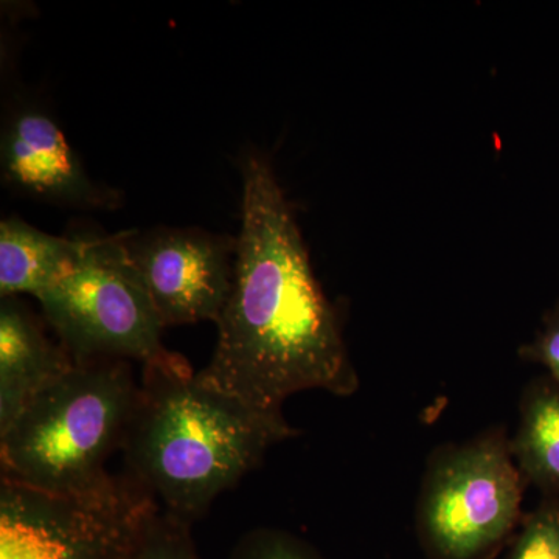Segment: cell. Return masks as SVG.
Instances as JSON below:
<instances>
[{"label":"cell","instance_id":"obj_14","mask_svg":"<svg viewBox=\"0 0 559 559\" xmlns=\"http://www.w3.org/2000/svg\"><path fill=\"white\" fill-rule=\"evenodd\" d=\"M229 559H326L316 547L280 528H253L235 544Z\"/></svg>","mask_w":559,"mask_h":559},{"label":"cell","instance_id":"obj_2","mask_svg":"<svg viewBox=\"0 0 559 559\" xmlns=\"http://www.w3.org/2000/svg\"><path fill=\"white\" fill-rule=\"evenodd\" d=\"M297 429L205 388L189 362L143 367L123 451L127 477L167 513L193 524L221 492Z\"/></svg>","mask_w":559,"mask_h":559},{"label":"cell","instance_id":"obj_11","mask_svg":"<svg viewBox=\"0 0 559 559\" xmlns=\"http://www.w3.org/2000/svg\"><path fill=\"white\" fill-rule=\"evenodd\" d=\"M511 451L525 484L544 498L559 499V390L549 377L535 378L522 390Z\"/></svg>","mask_w":559,"mask_h":559},{"label":"cell","instance_id":"obj_6","mask_svg":"<svg viewBox=\"0 0 559 559\" xmlns=\"http://www.w3.org/2000/svg\"><path fill=\"white\" fill-rule=\"evenodd\" d=\"M156 502L127 476L91 495H53L2 477L0 559H128Z\"/></svg>","mask_w":559,"mask_h":559},{"label":"cell","instance_id":"obj_7","mask_svg":"<svg viewBox=\"0 0 559 559\" xmlns=\"http://www.w3.org/2000/svg\"><path fill=\"white\" fill-rule=\"evenodd\" d=\"M121 237L164 326L218 322L234 285L237 240L200 229Z\"/></svg>","mask_w":559,"mask_h":559},{"label":"cell","instance_id":"obj_5","mask_svg":"<svg viewBox=\"0 0 559 559\" xmlns=\"http://www.w3.org/2000/svg\"><path fill=\"white\" fill-rule=\"evenodd\" d=\"M36 300L75 362L138 360L143 367L187 362L162 345L164 323L121 234H86V249L75 267Z\"/></svg>","mask_w":559,"mask_h":559},{"label":"cell","instance_id":"obj_4","mask_svg":"<svg viewBox=\"0 0 559 559\" xmlns=\"http://www.w3.org/2000/svg\"><path fill=\"white\" fill-rule=\"evenodd\" d=\"M522 477L502 426L429 455L415 530L428 559H495L520 528Z\"/></svg>","mask_w":559,"mask_h":559},{"label":"cell","instance_id":"obj_15","mask_svg":"<svg viewBox=\"0 0 559 559\" xmlns=\"http://www.w3.org/2000/svg\"><path fill=\"white\" fill-rule=\"evenodd\" d=\"M521 359L546 367L559 390V304L544 316L543 330L520 349Z\"/></svg>","mask_w":559,"mask_h":559},{"label":"cell","instance_id":"obj_1","mask_svg":"<svg viewBox=\"0 0 559 559\" xmlns=\"http://www.w3.org/2000/svg\"><path fill=\"white\" fill-rule=\"evenodd\" d=\"M216 326L215 352L198 381L250 409L285 417V401L305 390L358 392L340 316L320 288L293 207L263 157L242 164L234 285Z\"/></svg>","mask_w":559,"mask_h":559},{"label":"cell","instance_id":"obj_9","mask_svg":"<svg viewBox=\"0 0 559 559\" xmlns=\"http://www.w3.org/2000/svg\"><path fill=\"white\" fill-rule=\"evenodd\" d=\"M61 344L47 336L43 323L20 297L0 301V433L13 425L39 392L73 366Z\"/></svg>","mask_w":559,"mask_h":559},{"label":"cell","instance_id":"obj_8","mask_svg":"<svg viewBox=\"0 0 559 559\" xmlns=\"http://www.w3.org/2000/svg\"><path fill=\"white\" fill-rule=\"evenodd\" d=\"M0 156L3 179L20 193L64 207H119V191L90 178L57 121L38 106L10 114Z\"/></svg>","mask_w":559,"mask_h":559},{"label":"cell","instance_id":"obj_3","mask_svg":"<svg viewBox=\"0 0 559 559\" xmlns=\"http://www.w3.org/2000/svg\"><path fill=\"white\" fill-rule=\"evenodd\" d=\"M139 396L128 360L73 362L0 433L2 477L53 495L108 488L106 462L123 447Z\"/></svg>","mask_w":559,"mask_h":559},{"label":"cell","instance_id":"obj_10","mask_svg":"<svg viewBox=\"0 0 559 559\" xmlns=\"http://www.w3.org/2000/svg\"><path fill=\"white\" fill-rule=\"evenodd\" d=\"M86 234L55 237L22 219L0 224V297L31 294L38 299L79 263Z\"/></svg>","mask_w":559,"mask_h":559},{"label":"cell","instance_id":"obj_12","mask_svg":"<svg viewBox=\"0 0 559 559\" xmlns=\"http://www.w3.org/2000/svg\"><path fill=\"white\" fill-rule=\"evenodd\" d=\"M190 528L154 502L135 530L128 559H201Z\"/></svg>","mask_w":559,"mask_h":559},{"label":"cell","instance_id":"obj_13","mask_svg":"<svg viewBox=\"0 0 559 559\" xmlns=\"http://www.w3.org/2000/svg\"><path fill=\"white\" fill-rule=\"evenodd\" d=\"M499 559H559V499L543 498L525 513Z\"/></svg>","mask_w":559,"mask_h":559}]
</instances>
